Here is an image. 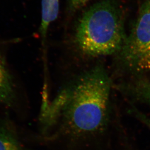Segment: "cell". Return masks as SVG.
<instances>
[{
    "instance_id": "obj_1",
    "label": "cell",
    "mask_w": 150,
    "mask_h": 150,
    "mask_svg": "<svg viewBox=\"0 0 150 150\" xmlns=\"http://www.w3.org/2000/svg\"><path fill=\"white\" fill-rule=\"evenodd\" d=\"M111 81L96 66L63 88L46 105L41 116L50 139H83L100 133L108 120Z\"/></svg>"
},
{
    "instance_id": "obj_2",
    "label": "cell",
    "mask_w": 150,
    "mask_h": 150,
    "mask_svg": "<svg viewBox=\"0 0 150 150\" xmlns=\"http://www.w3.org/2000/svg\"><path fill=\"white\" fill-rule=\"evenodd\" d=\"M127 35L124 12L115 0H102L89 7L80 20L76 41L83 53L102 57L119 53Z\"/></svg>"
},
{
    "instance_id": "obj_3",
    "label": "cell",
    "mask_w": 150,
    "mask_h": 150,
    "mask_svg": "<svg viewBox=\"0 0 150 150\" xmlns=\"http://www.w3.org/2000/svg\"><path fill=\"white\" fill-rule=\"evenodd\" d=\"M118 60L125 69L136 74L150 71V0L140 6L130 33L127 35Z\"/></svg>"
},
{
    "instance_id": "obj_4",
    "label": "cell",
    "mask_w": 150,
    "mask_h": 150,
    "mask_svg": "<svg viewBox=\"0 0 150 150\" xmlns=\"http://www.w3.org/2000/svg\"><path fill=\"white\" fill-rule=\"evenodd\" d=\"M15 102L13 81L4 59L0 55V103L11 107L14 105Z\"/></svg>"
},
{
    "instance_id": "obj_5",
    "label": "cell",
    "mask_w": 150,
    "mask_h": 150,
    "mask_svg": "<svg viewBox=\"0 0 150 150\" xmlns=\"http://www.w3.org/2000/svg\"><path fill=\"white\" fill-rule=\"evenodd\" d=\"M0 150H22L16 132L7 120L0 124Z\"/></svg>"
},
{
    "instance_id": "obj_6",
    "label": "cell",
    "mask_w": 150,
    "mask_h": 150,
    "mask_svg": "<svg viewBox=\"0 0 150 150\" xmlns=\"http://www.w3.org/2000/svg\"><path fill=\"white\" fill-rule=\"evenodd\" d=\"M59 0H42V18L40 32L42 36L47 33L49 26L55 21L59 12Z\"/></svg>"
},
{
    "instance_id": "obj_7",
    "label": "cell",
    "mask_w": 150,
    "mask_h": 150,
    "mask_svg": "<svg viewBox=\"0 0 150 150\" xmlns=\"http://www.w3.org/2000/svg\"><path fill=\"white\" fill-rule=\"evenodd\" d=\"M131 89L136 96L150 105V81L143 79L137 80Z\"/></svg>"
},
{
    "instance_id": "obj_8",
    "label": "cell",
    "mask_w": 150,
    "mask_h": 150,
    "mask_svg": "<svg viewBox=\"0 0 150 150\" xmlns=\"http://www.w3.org/2000/svg\"><path fill=\"white\" fill-rule=\"evenodd\" d=\"M91 0H70V7L72 11L82 7Z\"/></svg>"
}]
</instances>
